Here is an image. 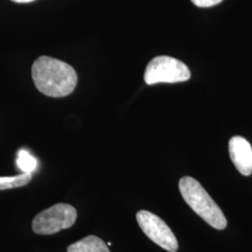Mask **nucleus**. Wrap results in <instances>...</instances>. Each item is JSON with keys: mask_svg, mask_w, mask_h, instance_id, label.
Segmentation results:
<instances>
[{"mask_svg": "<svg viewBox=\"0 0 252 252\" xmlns=\"http://www.w3.org/2000/svg\"><path fill=\"white\" fill-rule=\"evenodd\" d=\"M31 73L36 89L50 97L70 94L78 83V75L70 64L45 55L34 62Z\"/></svg>", "mask_w": 252, "mask_h": 252, "instance_id": "f257e3e1", "label": "nucleus"}, {"mask_svg": "<svg viewBox=\"0 0 252 252\" xmlns=\"http://www.w3.org/2000/svg\"><path fill=\"white\" fill-rule=\"evenodd\" d=\"M32 173H23L14 177H0V190L24 187L32 180Z\"/></svg>", "mask_w": 252, "mask_h": 252, "instance_id": "6e6552de", "label": "nucleus"}, {"mask_svg": "<svg viewBox=\"0 0 252 252\" xmlns=\"http://www.w3.org/2000/svg\"><path fill=\"white\" fill-rule=\"evenodd\" d=\"M77 220V210L68 204L59 203L38 213L33 220L32 229L37 234L48 235L68 229Z\"/></svg>", "mask_w": 252, "mask_h": 252, "instance_id": "7ed1b4c3", "label": "nucleus"}, {"mask_svg": "<svg viewBox=\"0 0 252 252\" xmlns=\"http://www.w3.org/2000/svg\"><path fill=\"white\" fill-rule=\"evenodd\" d=\"M229 153L236 169L244 176L252 174V148L242 136H234L229 141Z\"/></svg>", "mask_w": 252, "mask_h": 252, "instance_id": "423d86ee", "label": "nucleus"}, {"mask_svg": "<svg viewBox=\"0 0 252 252\" xmlns=\"http://www.w3.org/2000/svg\"><path fill=\"white\" fill-rule=\"evenodd\" d=\"M13 2H16V3H29V2H33L35 0H11Z\"/></svg>", "mask_w": 252, "mask_h": 252, "instance_id": "9b49d317", "label": "nucleus"}, {"mask_svg": "<svg viewBox=\"0 0 252 252\" xmlns=\"http://www.w3.org/2000/svg\"><path fill=\"white\" fill-rule=\"evenodd\" d=\"M179 188L185 202L198 216L217 230L225 229L227 220L224 214L197 180L183 177Z\"/></svg>", "mask_w": 252, "mask_h": 252, "instance_id": "f03ea898", "label": "nucleus"}, {"mask_svg": "<svg viewBox=\"0 0 252 252\" xmlns=\"http://www.w3.org/2000/svg\"><path fill=\"white\" fill-rule=\"evenodd\" d=\"M17 165L24 173H32L36 170L37 161L27 151L21 150L17 157Z\"/></svg>", "mask_w": 252, "mask_h": 252, "instance_id": "1a4fd4ad", "label": "nucleus"}, {"mask_svg": "<svg viewBox=\"0 0 252 252\" xmlns=\"http://www.w3.org/2000/svg\"><path fill=\"white\" fill-rule=\"evenodd\" d=\"M136 220L141 230L152 241L169 252H177L179 243L167 225L160 217L148 210H140L136 213Z\"/></svg>", "mask_w": 252, "mask_h": 252, "instance_id": "39448f33", "label": "nucleus"}, {"mask_svg": "<svg viewBox=\"0 0 252 252\" xmlns=\"http://www.w3.org/2000/svg\"><path fill=\"white\" fill-rule=\"evenodd\" d=\"M190 78L188 66L170 56H157L148 63L145 71V82L149 85L156 83H176Z\"/></svg>", "mask_w": 252, "mask_h": 252, "instance_id": "20e7f679", "label": "nucleus"}, {"mask_svg": "<svg viewBox=\"0 0 252 252\" xmlns=\"http://www.w3.org/2000/svg\"><path fill=\"white\" fill-rule=\"evenodd\" d=\"M195 6L200 8H208L218 5L222 0H190Z\"/></svg>", "mask_w": 252, "mask_h": 252, "instance_id": "9d476101", "label": "nucleus"}, {"mask_svg": "<svg viewBox=\"0 0 252 252\" xmlns=\"http://www.w3.org/2000/svg\"><path fill=\"white\" fill-rule=\"evenodd\" d=\"M67 252H110L108 245L95 235H88L81 240L71 244Z\"/></svg>", "mask_w": 252, "mask_h": 252, "instance_id": "0eeeda50", "label": "nucleus"}]
</instances>
